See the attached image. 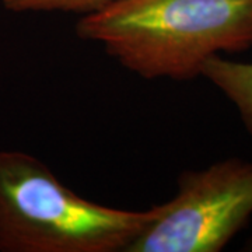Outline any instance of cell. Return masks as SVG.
Wrapping results in <instances>:
<instances>
[{
	"instance_id": "7a4b0ae2",
	"label": "cell",
	"mask_w": 252,
	"mask_h": 252,
	"mask_svg": "<svg viewBox=\"0 0 252 252\" xmlns=\"http://www.w3.org/2000/svg\"><path fill=\"white\" fill-rule=\"evenodd\" d=\"M160 213L102 206L21 152H0V251L126 252Z\"/></svg>"
},
{
	"instance_id": "3957f363",
	"label": "cell",
	"mask_w": 252,
	"mask_h": 252,
	"mask_svg": "<svg viewBox=\"0 0 252 252\" xmlns=\"http://www.w3.org/2000/svg\"><path fill=\"white\" fill-rule=\"evenodd\" d=\"M252 217V161L231 157L184 171L177 195L126 252H219Z\"/></svg>"
},
{
	"instance_id": "5b68a950",
	"label": "cell",
	"mask_w": 252,
	"mask_h": 252,
	"mask_svg": "<svg viewBox=\"0 0 252 252\" xmlns=\"http://www.w3.org/2000/svg\"><path fill=\"white\" fill-rule=\"evenodd\" d=\"M121 0H1L7 10L21 11H66L77 14H94Z\"/></svg>"
},
{
	"instance_id": "6da1fadb",
	"label": "cell",
	"mask_w": 252,
	"mask_h": 252,
	"mask_svg": "<svg viewBox=\"0 0 252 252\" xmlns=\"http://www.w3.org/2000/svg\"><path fill=\"white\" fill-rule=\"evenodd\" d=\"M76 32L144 79L192 80L212 56L252 48V0H121Z\"/></svg>"
},
{
	"instance_id": "277c9868",
	"label": "cell",
	"mask_w": 252,
	"mask_h": 252,
	"mask_svg": "<svg viewBox=\"0 0 252 252\" xmlns=\"http://www.w3.org/2000/svg\"><path fill=\"white\" fill-rule=\"evenodd\" d=\"M202 76L234 104L247 132L252 136V63L216 55L203 64Z\"/></svg>"
}]
</instances>
